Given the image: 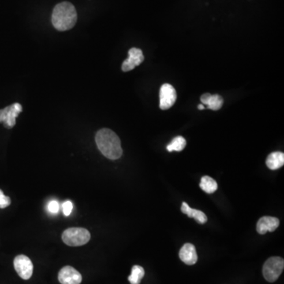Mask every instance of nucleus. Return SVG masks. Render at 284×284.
Here are the masks:
<instances>
[{"mask_svg":"<svg viewBox=\"0 0 284 284\" xmlns=\"http://www.w3.org/2000/svg\"><path fill=\"white\" fill-rule=\"evenodd\" d=\"M95 140L101 154L108 159L116 160L122 155L121 140L112 130H100L96 134Z\"/></svg>","mask_w":284,"mask_h":284,"instance_id":"1","label":"nucleus"},{"mask_svg":"<svg viewBox=\"0 0 284 284\" xmlns=\"http://www.w3.org/2000/svg\"><path fill=\"white\" fill-rule=\"evenodd\" d=\"M77 12L70 2H60L53 10L52 22L58 31H66L73 28L77 22Z\"/></svg>","mask_w":284,"mask_h":284,"instance_id":"2","label":"nucleus"},{"mask_svg":"<svg viewBox=\"0 0 284 284\" xmlns=\"http://www.w3.org/2000/svg\"><path fill=\"white\" fill-rule=\"evenodd\" d=\"M91 234L86 228H68L62 234L64 242L69 246H80L90 242Z\"/></svg>","mask_w":284,"mask_h":284,"instance_id":"3","label":"nucleus"},{"mask_svg":"<svg viewBox=\"0 0 284 284\" xmlns=\"http://www.w3.org/2000/svg\"><path fill=\"white\" fill-rule=\"evenodd\" d=\"M284 268V260L280 256L270 258L264 264V277L268 282H275L282 274Z\"/></svg>","mask_w":284,"mask_h":284,"instance_id":"4","label":"nucleus"},{"mask_svg":"<svg viewBox=\"0 0 284 284\" xmlns=\"http://www.w3.org/2000/svg\"><path fill=\"white\" fill-rule=\"evenodd\" d=\"M22 112V106L15 103L0 110V122L4 124L6 129H12L16 124V118Z\"/></svg>","mask_w":284,"mask_h":284,"instance_id":"5","label":"nucleus"},{"mask_svg":"<svg viewBox=\"0 0 284 284\" xmlns=\"http://www.w3.org/2000/svg\"><path fill=\"white\" fill-rule=\"evenodd\" d=\"M14 266L19 276L23 280H30L34 272V264L28 256L18 255L14 260Z\"/></svg>","mask_w":284,"mask_h":284,"instance_id":"6","label":"nucleus"},{"mask_svg":"<svg viewBox=\"0 0 284 284\" xmlns=\"http://www.w3.org/2000/svg\"><path fill=\"white\" fill-rule=\"evenodd\" d=\"M177 94L174 87L170 84H164L160 91V108L162 110L170 108L176 103Z\"/></svg>","mask_w":284,"mask_h":284,"instance_id":"7","label":"nucleus"},{"mask_svg":"<svg viewBox=\"0 0 284 284\" xmlns=\"http://www.w3.org/2000/svg\"><path fill=\"white\" fill-rule=\"evenodd\" d=\"M61 284H80L82 281L80 273L71 266H65L60 270L58 275Z\"/></svg>","mask_w":284,"mask_h":284,"instance_id":"8","label":"nucleus"},{"mask_svg":"<svg viewBox=\"0 0 284 284\" xmlns=\"http://www.w3.org/2000/svg\"><path fill=\"white\" fill-rule=\"evenodd\" d=\"M128 54H129V57L124 61L122 65V70L124 72L132 70L144 61V54L140 49L133 48L130 49Z\"/></svg>","mask_w":284,"mask_h":284,"instance_id":"9","label":"nucleus"},{"mask_svg":"<svg viewBox=\"0 0 284 284\" xmlns=\"http://www.w3.org/2000/svg\"><path fill=\"white\" fill-rule=\"evenodd\" d=\"M280 225V220L276 217L263 216L258 220L256 230L260 234H264L268 232L276 230Z\"/></svg>","mask_w":284,"mask_h":284,"instance_id":"10","label":"nucleus"},{"mask_svg":"<svg viewBox=\"0 0 284 284\" xmlns=\"http://www.w3.org/2000/svg\"><path fill=\"white\" fill-rule=\"evenodd\" d=\"M180 258L182 262L186 264L188 266L195 264L198 262V254L194 246L190 243H186L182 247L180 251Z\"/></svg>","mask_w":284,"mask_h":284,"instance_id":"11","label":"nucleus"},{"mask_svg":"<svg viewBox=\"0 0 284 284\" xmlns=\"http://www.w3.org/2000/svg\"><path fill=\"white\" fill-rule=\"evenodd\" d=\"M202 104L206 106L207 108L212 110H218L224 104V99L220 95H212L210 94H204L200 96Z\"/></svg>","mask_w":284,"mask_h":284,"instance_id":"12","label":"nucleus"},{"mask_svg":"<svg viewBox=\"0 0 284 284\" xmlns=\"http://www.w3.org/2000/svg\"><path fill=\"white\" fill-rule=\"evenodd\" d=\"M284 164V154L281 152H273L266 160V165L268 168L275 170L282 168Z\"/></svg>","mask_w":284,"mask_h":284,"instance_id":"13","label":"nucleus"},{"mask_svg":"<svg viewBox=\"0 0 284 284\" xmlns=\"http://www.w3.org/2000/svg\"><path fill=\"white\" fill-rule=\"evenodd\" d=\"M181 210L184 214L190 217V218H194L196 222L200 224H206L207 222V216L203 212L191 208L186 202H184L182 204Z\"/></svg>","mask_w":284,"mask_h":284,"instance_id":"14","label":"nucleus"},{"mask_svg":"<svg viewBox=\"0 0 284 284\" xmlns=\"http://www.w3.org/2000/svg\"><path fill=\"white\" fill-rule=\"evenodd\" d=\"M200 187L207 194H212L216 191L218 185L215 180L210 176H203L200 180Z\"/></svg>","mask_w":284,"mask_h":284,"instance_id":"15","label":"nucleus"},{"mask_svg":"<svg viewBox=\"0 0 284 284\" xmlns=\"http://www.w3.org/2000/svg\"><path fill=\"white\" fill-rule=\"evenodd\" d=\"M186 146V140L184 136H176L172 140L170 144L166 146V150L170 152L174 151L181 152L185 148Z\"/></svg>","mask_w":284,"mask_h":284,"instance_id":"16","label":"nucleus"},{"mask_svg":"<svg viewBox=\"0 0 284 284\" xmlns=\"http://www.w3.org/2000/svg\"><path fill=\"white\" fill-rule=\"evenodd\" d=\"M144 276V268L142 266H134L132 268V271L130 276L128 277V280L131 284H140Z\"/></svg>","mask_w":284,"mask_h":284,"instance_id":"17","label":"nucleus"},{"mask_svg":"<svg viewBox=\"0 0 284 284\" xmlns=\"http://www.w3.org/2000/svg\"><path fill=\"white\" fill-rule=\"evenodd\" d=\"M62 212L66 216H69L73 212V203L70 200H66L62 204Z\"/></svg>","mask_w":284,"mask_h":284,"instance_id":"18","label":"nucleus"},{"mask_svg":"<svg viewBox=\"0 0 284 284\" xmlns=\"http://www.w3.org/2000/svg\"><path fill=\"white\" fill-rule=\"evenodd\" d=\"M10 203H12V200L9 196L4 194V192L0 190V208H5L8 207Z\"/></svg>","mask_w":284,"mask_h":284,"instance_id":"19","label":"nucleus"},{"mask_svg":"<svg viewBox=\"0 0 284 284\" xmlns=\"http://www.w3.org/2000/svg\"><path fill=\"white\" fill-rule=\"evenodd\" d=\"M48 210L52 214H57L60 211V204L56 200H50L48 204Z\"/></svg>","mask_w":284,"mask_h":284,"instance_id":"20","label":"nucleus"},{"mask_svg":"<svg viewBox=\"0 0 284 284\" xmlns=\"http://www.w3.org/2000/svg\"><path fill=\"white\" fill-rule=\"evenodd\" d=\"M198 108L199 110H204V109H206V106L203 104H200L198 106Z\"/></svg>","mask_w":284,"mask_h":284,"instance_id":"21","label":"nucleus"}]
</instances>
